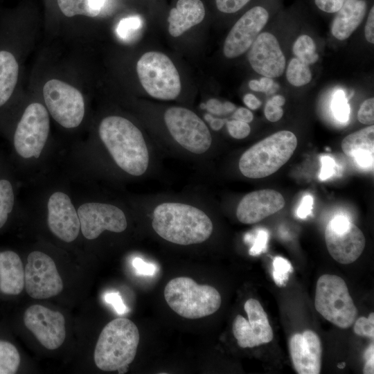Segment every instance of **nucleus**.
<instances>
[{"instance_id":"f257e3e1","label":"nucleus","mask_w":374,"mask_h":374,"mask_svg":"<svg viewBox=\"0 0 374 374\" xmlns=\"http://www.w3.org/2000/svg\"><path fill=\"white\" fill-rule=\"evenodd\" d=\"M98 134L119 168L133 176L145 173L149 163L148 148L141 132L130 121L107 116L99 125Z\"/></svg>"},{"instance_id":"f03ea898","label":"nucleus","mask_w":374,"mask_h":374,"mask_svg":"<svg viewBox=\"0 0 374 374\" xmlns=\"http://www.w3.org/2000/svg\"><path fill=\"white\" fill-rule=\"evenodd\" d=\"M154 231L164 240L180 245L202 243L212 234L209 217L193 206L165 202L154 210L152 222Z\"/></svg>"},{"instance_id":"7ed1b4c3","label":"nucleus","mask_w":374,"mask_h":374,"mask_svg":"<svg viewBox=\"0 0 374 374\" xmlns=\"http://www.w3.org/2000/svg\"><path fill=\"white\" fill-rule=\"evenodd\" d=\"M137 326L126 318L109 321L101 331L94 350L96 366L104 371H127L136 354L139 342Z\"/></svg>"},{"instance_id":"20e7f679","label":"nucleus","mask_w":374,"mask_h":374,"mask_svg":"<svg viewBox=\"0 0 374 374\" xmlns=\"http://www.w3.org/2000/svg\"><path fill=\"white\" fill-rule=\"evenodd\" d=\"M297 143L293 132H277L247 150L239 160V169L244 176L251 179L269 176L288 161Z\"/></svg>"},{"instance_id":"39448f33","label":"nucleus","mask_w":374,"mask_h":374,"mask_svg":"<svg viewBox=\"0 0 374 374\" xmlns=\"http://www.w3.org/2000/svg\"><path fill=\"white\" fill-rule=\"evenodd\" d=\"M169 307L179 316L197 319L215 313L220 307L219 292L208 285H199L189 277L170 280L164 288Z\"/></svg>"},{"instance_id":"423d86ee","label":"nucleus","mask_w":374,"mask_h":374,"mask_svg":"<svg viewBox=\"0 0 374 374\" xmlns=\"http://www.w3.org/2000/svg\"><path fill=\"white\" fill-rule=\"evenodd\" d=\"M314 306L324 319L343 329L350 328L357 316L345 281L336 275L324 274L319 278Z\"/></svg>"},{"instance_id":"0eeeda50","label":"nucleus","mask_w":374,"mask_h":374,"mask_svg":"<svg viewBox=\"0 0 374 374\" xmlns=\"http://www.w3.org/2000/svg\"><path fill=\"white\" fill-rule=\"evenodd\" d=\"M136 72L143 89L154 98L174 100L181 91L180 76L175 64L161 52L144 53L137 62Z\"/></svg>"},{"instance_id":"6e6552de","label":"nucleus","mask_w":374,"mask_h":374,"mask_svg":"<svg viewBox=\"0 0 374 374\" xmlns=\"http://www.w3.org/2000/svg\"><path fill=\"white\" fill-rule=\"evenodd\" d=\"M50 131L46 108L39 103L29 104L16 124L12 134L15 153L21 159H37L41 155Z\"/></svg>"},{"instance_id":"1a4fd4ad","label":"nucleus","mask_w":374,"mask_h":374,"mask_svg":"<svg viewBox=\"0 0 374 374\" xmlns=\"http://www.w3.org/2000/svg\"><path fill=\"white\" fill-rule=\"evenodd\" d=\"M46 109L61 126H79L84 116L85 103L82 93L71 84L58 79L46 82L42 89Z\"/></svg>"},{"instance_id":"9d476101","label":"nucleus","mask_w":374,"mask_h":374,"mask_svg":"<svg viewBox=\"0 0 374 374\" xmlns=\"http://www.w3.org/2000/svg\"><path fill=\"white\" fill-rule=\"evenodd\" d=\"M164 121L173 139L189 152L203 154L211 147L212 137L208 127L191 110L172 107L165 112Z\"/></svg>"},{"instance_id":"9b49d317","label":"nucleus","mask_w":374,"mask_h":374,"mask_svg":"<svg viewBox=\"0 0 374 374\" xmlns=\"http://www.w3.org/2000/svg\"><path fill=\"white\" fill-rule=\"evenodd\" d=\"M325 240L330 256L344 265L355 261L366 244L362 231L344 215H337L328 222Z\"/></svg>"},{"instance_id":"f8f14e48","label":"nucleus","mask_w":374,"mask_h":374,"mask_svg":"<svg viewBox=\"0 0 374 374\" xmlns=\"http://www.w3.org/2000/svg\"><path fill=\"white\" fill-rule=\"evenodd\" d=\"M24 286L27 294L37 299H48L62 292V280L48 255L39 251L29 253L24 270Z\"/></svg>"},{"instance_id":"ddd939ff","label":"nucleus","mask_w":374,"mask_h":374,"mask_svg":"<svg viewBox=\"0 0 374 374\" xmlns=\"http://www.w3.org/2000/svg\"><path fill=\"white\" fill-rule=\"evenodd\" d=\"M83 236L88 240L97 238L104 231L121 233L127 228V220L118 207L105 203L87 202L77 210Z\"/></svg>"},{"instance_id":"4468645a","label":"nucleus","mask_w":374,"mask_h":374,"mask_svg":"<svg viewBox=\"0 0 374 374\" xmlns=\"http://www.w3.org/2000/svg\"><path fill=\"white\" fill-rule=\"evenodd\" d=\"M244 309L248 320L238 314L232 326L238 346L243 348H253L270 342L274 337L273 330L260 303L249 299L245 302Z\"/></svg>"},{"instance_id":"2eb2a0df","label":"nucleus","mask_w":374,"mask_h":374,"mask_svg":"<svg viewBox=\"0 0 374 374\" xmlns=\"http://www.w3.org/2000/svg\"><path fill=\"white\" fill-rule=\"evenodd\" d=\"M24 323L46 348L55 350L64 343L65 319L60 312L41 305H33L26 310Z\"/></svg>"},{"instance_id":"dca6fc26","label":"nucleus","mask_w":374,"mask_h":374,"mask_svg":"<svg viewBox=\"0 0 374 374\" xmlns=\"http://www.w3.org/2000/svg\"><path fill=\"white\" fill-rule=\"evenodd\" d=\"M268 10L256 6L247 10L233 25L226 37L223 52L227 58L237 57L249 48L267 24Z\"/></svg>"},{"instance_id":"f3484780","label":"nucleus","mask_w":374,"mask_h":374,"mask_svg":"<svg viewBox=\"0 0 374 374\" xmlns=\"http://www.w3.org/2000/svg\"><path fill=\"white\" fill-rule=\"evenodd\" d=\"M47 223L51 231L66 242L75 240L80 230L78 212L66 193L57 191L47 202Z\"/></svg>"},{"instance_id":"a211bd4d","label":"nucleus","mask_w":374,"mask_h":374,"mask_svg":"<svg viewBox=\"0 0 374 374\" xmlns=\"http://www.w3.org/2000/svg\"><path fill=\"white\" fill-rule=\"evenodd\" d=\"M248 60L252 69L268 78L280 76L285 69V57L276 37L270 33L259 34L250 47Z\"/></svg>"},{"instance_id":"6ab92c4d","label":"nucleus","mask_w":374,"mask_h":374,"mask_svg":"<svg viewBox=\"0 0 374 374\" xmlns=\"http://www.w3.org/2000/svg\"><path fill=\"white\" fill-rule=\"evenodd\" d=\"M285 204L283 195L275 190L253 191L242 198L236 209V216L243 224H254L277 213Z\"/></svg>"},{"instance_id":"aec40b11","label":"nucleus","mask_w":374,"mask_h":374,"mask_svg":"<svg viewBox=\"0 0 374 374\" xmlns=\"http://www.w3.org/2000/svg\"><path fill=\"white\" fill-rule=\"evenodd\" d=\"M289 348L294 368L299 374H319L321 367V343L312 330L293 335Z\"/></svg>"},{"instance_id":"412c9836","label":"nucleus","mask_w":374,"mask_h":374,"mask_svg":"<svg viewBox=\"0 0 374 374\" xmlns=\"http://www.w3.org/2000/svg\"><path fill=\"white\" fill-rule=\"evenodd\" d=\"M204 16L205 9L202 1L178 0L168 17L169 33L173 37H179L199 24Z\"/></svg>"},{"instance_id":"4be33fe9","label":"nucleus","mask_w":374,"mask_h":374,"mask_svg":"<svg viewBox=\"0 0 374 374\" xmlns=\"http://www.w3.org/2000/svg\"><path fill=\"white\" fill-rule=\"evenodd\" d=\"M341 149L354 159L358 166L368 168L373 166L374 126L366 127L346 136L341 142Z\"/></svg>"},{"instance_id":"5701e85b","label":"nucleus","mask_w":374,"mask_h":374,"mask_svg":"<svg viewBox=\"0 0 374 374\" xmlns=\"http://www.w3.org/2000/svg\"><path fill=\"white\" fill-rule=\"evenodd\" d=\"M366 10V0H346L332 20V35L339 40L348 38L363 21Z\"/></svg>"},{"instance_id":"b1692460","label":"nucleus","mask_w":374,"mask_h":374,"mask_svg":"<svg viewBox=\"0 0 374 374\" xmlns=\"http://www.w3.org/2000/svg\"><path fill=\"white\" fill-rule=\"evenodd\" d=\"M24 288V269L19 255L12 251H0V291L19 294Z\"/></svg>"},{"instance_id":"393cba45","label":"nucleus","mask_w":374,"mask_h":374,"mask_svg":"<svg viewBox=\"0 0 374 374\" xmlns=\"http://www.w3.org/2000/svg\"><path fill=\"white\" fill-rule=\"evenodd\" d=\"M10 46H0V111L12 98L19 77V63Z\"/></svg>"},{"instance_id":"a878e982","label":"nucleus","mask_w":374,"mask_h":374,"mask_svg":"<svg viewBox=\"0 0 374 374\" xmlns=\"http://www.w3.org/2000/svg\"><path fill=\"white\" fill-rule=\"evenodd\" d=\"M15 202L14 186L7 175L0 172V229L13 211Z\"/></svg>"},{"instance_id":"bb28decb","label":"nucleus","mask_w":374,"mask_h":374,"mask_svg":"<svg viewBox=\"0 0 374 374\" xmlns=\"http://www.w3.org/2000/svg\"><path fill=\"white\" fill-rule=\"evenodd\" d=\"M61 12L68 17L83 15L89 17L98 16L100 10L93 8L91 0H57Z\"/></svg>"},{"instance_id":"cd10ccee","label":"nucleus","mask_w":374,"mask_h":374,"mask_svg":"<svg viewBox=\"0 0 374 374\" xmlns=\"http://www.w3.org/2000/svg\"><path fill=\"white\" fill-rule=\"evenodd\" d=\"M20 364V355L10 342L0 340V374L15 373Z\"/></svg>"},{"instance_id":"c85d7f7f","label":"nucleus","mask_w":374,"mask_h":374,"mask_svg":"<svg viewBox=\"0 0 374 374\" xmlns=\"http://www.w3.org/2000/svg\"><path fill=\"white\" fill-rule=\"evenodd\" d=\"M292 51L298 59L309 66L319 60L316 44L312 38L308 35H300L296 39Z\"/></svg>"},{"instance_id":"c756f323","label":"nucleus","mask_w":374,"mask_h":374,"mask_svg":"<svg viewBox=\"0 0 374 374\" xmlns=\"http://www.w3.org/2000/svg\"><path fill=\"white\" fill-rule=\"evenodd\" d=\"M286 78L292 85L301 87L311 81L312 73L309 65L295 57L292 58L288 64Z\"/></svg>"},{"instance_id":"7c9ffc66","label":"nucleus","mask_w":374,"mask_h":374,"mask_svg":"<svg viewBox=\"0 0 374 374\" xmlns=\"http://www.w3.org/2000/svg\"><path fill=\"white\" fill-rule=\"evenodd\" d=\"M292 271L293 267L289 260L281 256L274 258L272 276L276 285L285 286L288 280L289 274Z\"/></svg>"},{"instance_id":"2f4dec72","label":"nucleus","mask_w":374,"mask_h":374,"mask_svg":"<svg viewBox=\"0 0 374 374\" xmlns=\"http://www.w3.org/2000/svg\"><path fill=\"white\" fill-rule=\"evenodd\" d=\"M332 111L337 120L346 123L349 119L350 107L344 92L337 91L332 101Z\"/></svg>"},{"instance_id":"473e14b6","label":"nucleus","mask_w":374,"mask_h":374,"mask_svg":"<svg viewBox=\"0 0 374 374\" xmlns=\"http://www.w3.org/2000/svg\"><path fill=\"white\" fill-rule=\"evenodd\" d=\"M142 20L138 16H132L121 19L117 27L116 33L123 40L129 39L140 29Z\"/></svg>"},{"instance_id":"72a5a7b5","label":"nucleus","mask_w":374,"mask_h":374,"mask_svg":"<svg viewBox=\"0 0 374 374\" xmlns=\"http://www.w3.org/2000/svg\"><path fill=\"white\" fill-rule=\"evenodd\" d=\"M355 333L364 337L374 338V313L371 312L368 318L361 317L355 320L353 327Z\"/></svg>"},{"instance_id":"f704fd0d","label":"nucleus","mask_w":374,"mask_h":374,"mask_svg":"<svg viewBox=\"0 0 374 374\" xmlns=\"http://www.w3.org/2000/svg\"><path fill=\"white\" fill-rule=\"evenodd\" d=\"M358 121L364 125H373L374 123V98H370L361 105L357 113Z\"/></svg>"},{"instance_id":"c9c22d12","label":"nucleus","mask_w":374,"mask_h":374,"mask_svg":"<svg viewBox=\"0 0 374 374\" xmlns=\"http://www.w3.org/2000/svg\"><path fill=\"white\" fill-rule=\"evenodd\" d=\"M206 109L211 114L222 115L233 112L235 106L229 101L222 103L216 98H211L206 103Z\"/></svg>"},{"instance_id":"e433bc0d","label":"nucleus","mask_w":374,"mask_h":374,"mask_svg":"<svg viewBox=\"0 0 374 374\" xmlns=\"http://www.w3.org/2000/svg\"><path fill=\"white\" fill-rule=\"evenodd\" d=\"M226 127L229 134L236 139H242L247 137L251 132L249 123L235 119L228 121Z\"/></svg>"},{"instance_id":"4c0bfd02","label":"nucleus","mask_w":374,"mask_h":374,"mask_svg":"<svg viewBox=\"0 0 374 374\" xmlns=\"http://www.w3.org/2000/svg\"><path fill=\"white\" fill-rule=\"evenodd\" d=\"M269 232L267 230L260 229L258 231L256 237L253 238V243L249 253L251 256H258L265 251L267 249Z\"/></svg>"},{"instance_id":"58836bf2","label":"nucleus","mask_w":374,"mask_h":374,"mask_svg":"<svg viewBox=\"0 0 374 374\" xmlns=\"http://www.w3.org/2000/svg\"><path fill=\"white\" fill-rule=\"evenodd\" d=\"M251 0H215L217 9L224 13H235L242 8Z\"/></svg>"},{"instance_id":"ea45409f","label":"nucleus","mask_w":374,"mask_h":374,"mask_svg":"<svg viewBox=\"0 0 374 374\" xmlns=\"http://www.w3.org/2000/svg\"><path fill=\"white\" fill-rule=\"evenodd\" d=\"M321 168L319 178L325 181L332 176L335 172L336 163L333 158L328 155L321 157Z\"/></svg>"},{"instance_id":"a19ab883","label":"nucleus","mask_w":374,"mask_h":374,"mask_svg":"<svg viewBox=\"0 0 374 374\" xmlns=\"http://www.w3.org/2000/svg\"><path fill=\"white\" fill-rule=\"evenodd\" d=\"M104 300L111 304L118 314H124L128 312V308L124 304L121 295L118 293L109 292L104 296Z\"/></svg>"},{"instance_id":"79ce46f5","label":"nucleus","mask_w":374,"mask_h":374,"mask_svg":"<svg viewBox=\"0 0 374 374\" xmlns=\"http://www.w3.org/2000/svg\"><path fill=\"white\" fill-rule=\"evenodd\" d=\"M346 0H314L315 5L326 13H336Z\"/></svg>"},{"instance_id":"37998d69","label":"nucleus","mask_w":374,"mask_h":374,"mask_svg":"<svg viewBox=\"0 0 374 374\" xmlns=\"http://www.w3.org/2000/svg\"><path fill=\"white\" fill-rule=\"evenodd\" d=\"M132 265L139 275L153 276L156 272L154 265L145 262L140 258H135L132 261Z\"/></svg>"},{"instance_id":"c03bdc74","label":"nucleus","mask_w":374,"mask_h":374,"mask_svg":"<svg viewBox=\"0 0 374 374\" xmlns=\"http://www.w3.org/2000/svg\"><path fill=\"white\" fill-rule=\"evenodd\" d=\"M264 113L268 121L270 122H276L282 118L283 110L281 107L273 104L269 100L266 103Z\"/></svg>"},{"instance_id":"a18cd8bd","label":"nucleus","mask_w":374,"mask_h":374,"mask_svg":"<svg viewBox=\"0 0 374 374\" xmlns=\"http://www.w3.org/2000/svg\"><path fill=\"white\" fill-rule=\"evenodd\" d=\"M314 199L312 195H305L299 206V208L296 211L297 216L301 219L306 218L309 215L312 213V206H313Z\"/></svg>"},{"instance_id":"49530a36","label":"nucleus","mask_w":374,"mask_h":374,"mask_svg":"<svg viewBox=\"0 0 374 374\" xmlns=\"http://www.w3.org/2000/svg\"><path fill=\"white\" fill-rule=\"evenodd\" d=\"M364 34L366 40L371 43L374 44V7L373 6L370 8L365 29H364Z\"/></svg>"},{"instance_id":"de8ad7c7","label":"nucleus","mask_w":374,"mask_h":374,"mask_svg":"<svg viewBox=\"0 0 374 374\" xmlns=\"http://www.w3.org/2000/svg\"><path fill=\"white\" fill-rule=\"evenodd\" d=\"M373 344H371L365 352L366 363L363 368V373H374V347Z\"/></svg>"},{"instance_id":"09e8293b","label":"nucleus","mask_w":374,"mask_h":374,"mask_svg":"<svg viewBox=\"0 0 374 374\" xmlns=\"http://www.w3.org/2000/svg\"><path fill=\"white\" fill-rule=\"evenodd\" d=\"M233 118L235 120L249 123L253 121V115L249 109L244 107H240L235 111Z\"/></svg>"},{"instance_id":"8fccbe9b","label":"nucleus","mask_w":374,"mask_h":374,"mask_svg":"<svg viewBox=\"0 0 374 374\" xmlns=\"http://www.w3.org/2000/svg\"><path fill=\"white\" fill-rule=\"evenodd\" d=\"M243 102L249 109L253 110L257 109L261 105V102L252 93L244 95Z\"/></svg>"},{"instance_id":"3c124183","label":"nucleus","mask_w":374,"mask_h":374,"mask_svg":"<svg viewBox=\"0 0 374 374\" xmlns=\"http://www.w3.org/2000/svg\"><path fill=\"white\" fill-rule=\"evenodd\" d=\"M259 82L261 87V92L273 93L276 90L274 88L275 84L274 80L271 78L262 77L259 80Z\"/></svg>"},{"instance_id":"603ef678","label":"nucleus","mask_w":374,"mask_h":374,"mask_svg":"<svg viewBox=\"0 0 374 374\" xmlns=\"http://www.w3.org/2000/svg\"><path fill=\"white\" fill-rule=\"evenodd\" d=\"M204 119L209 123L211 127L213 130H220L225 121L223 119L214 118L211 114H206L204 115Z\"/></svg>"},{"instance_id":"864d4df0","label":"nucleus","mask_w":374,"mask_h":374,"mask_svg":"<svg viewBox=\"0 0 374 374\" xmlns=\"http://www.w3.org/2000/svg\"><path fill=\"white\" fill-rule=\"evenodd\" d=\"M270 100L273 104L280 107L283 106L285 103V98L280 95L274 96Z\"/></svg>"},{"instance_id":"5fc2aeb1","label":"nucleus","mask_w":374,"mask_h":374,"mask_svg":"<svg viewBox=\"0 0 374 374\" xmlns=\"http://www.w3.org/2000/svg\"><path fill=\"white\" fill-rule=\"evenodd\" d=\"M249 87L253 91L261 92V87H260L259 80H251L249 82Z\"/></svg>"},{"instance_id":"6e6d98bb","label":"nucleus","mask_w":374,"mask_h":374,"mask_svg":"<svg viewBox=\"0 0 374 374\" xmlns=\"http://www.w3.org/2000/svg\"><path fill=\"white\" fill-rule=\"evenodd\" d=\"M92 6L94 8L101 10L103 6H104L106 0H91Z\"/></svg>"},{"instance_id":"4d7b16f0","label":"nucleus","mask_w":374,"mask_h":374,"mask_svg":"<svg viewBox=\"0 0 374 374\" xmlns=\"http://www.w3.org/2000/svg\"><path fill=\"white\" fill-rule=\"evenodd\" d=\"M337 366L340 368H343L345 366V363L342 362L341 364H339Z\"/></svg>"},{"instance_id":"13d9d810","label":"nucleus","mask_w":374,"mask_h":374,"mask_svg":"<svg viewBox=\"0 0 374 374\" xmlns=\"http://www.w3.org/2000/svg\"><path fill=\"white\" fill-rule=\"evenodd\" d=\"M200 108L202 109H206V103H201L200 104Z\"/></svg>"}]
</instances>
